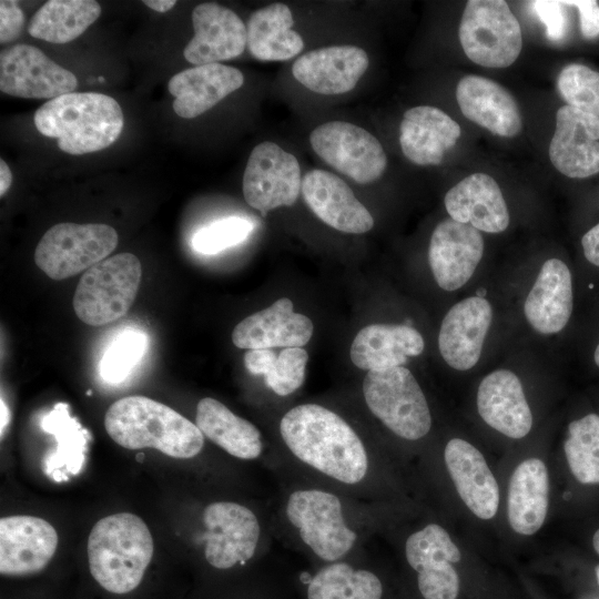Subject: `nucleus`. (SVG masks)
I'll use <instances>...</instances> for the list:
<instances>
[{"label":"nucleus","mask_w":599,"mask_h":599,"mask_svg":"<svg viewBox=\"0 0 599 599\" xmlns=\"http://www.w3.org/2000/svg\"><path fill=\"white\" fill-rule=\"evenodd\" d=\"M585 257L599 266V223L591 227L581 240Z\"/></svg>","instance_id":"obj_46"},{"label":"nucleus","mask_w":599,"mask_h":599,"mask_svg":"<svg viewBox=\"0 0 599 599\" xmlns=\"http://www.w3.org/2000/svg\"><path fill=\"white\" fill-rule=\"evenodd\" d=\"M369 64L367 53L355 45H333L306 52L295 60L293 77L319 94H342L353 90Z\"/></svg>","instance_id":"obj_20"},{"label":"nucleus","mask_w":599,"mask_h":599,"mask_svg":"<svg viewBox=\"0 0 599 599\" xmlns=\"http://www.w3.org/2000/svg\"><path fill=\"white\" fill-rule=\"evenodd\" d=\"M285 511L303 542L325 561L343 558L357 540L344 518L342 501L332 493L297 489L288 496Z\"/></svg>","instance_id":"obj_9"},{"label":"nucleus","mask_w":599,"mask_h":599,"mask_svg":"<svg viewBox=\"0 0 599 599\" xmlns=\"http://www.w3.org/2000/svg\"><path fill=\"white\" fill-rule=\"evenodd\" d=\"M91 394H92V390H88V392H87V395H91Z\"/></svg>","instance_id":"obj_53"},{"label":"nucleus","mask_w":599,"mask_h":599,"mask_svg":"<svg viewBox=\"0 0 599 599\" xmlns=\"http://www.w3.org/2000/svg\"><path fill=\"white\" fill-rule=\"evenodd\" d=\"M146 346L148 337L143 332L128 328L120 333L101 358V377L112 384L126 379L141 361Z\"/></svg>","instance_id":"obj_38"},{"label":"nucleus","mask_w":599,"mask_h":599,"mask_svg":"<svg viewBox=\"0 0 599 599\" xmlns=\"http://www.w3.org/2000/svg\"><path fill=\"white\" fill-rule=\"evenodd\" d=\"M459 124L447 113L430 105L408 109L399 125L403 154L417 165H438L444 154L460 138Z\"/></svg>","instance_id":"obj_26"},{"label":"nucleus","mask_w":599,"mask_h":599,"mask_svg":"<svg viewBox=\"0 0 599 599\" xmlns=\"http://www.w3.org/2000/svg\"><path fill=\"white\" fill-rule=\"evenodd\" d=\"M302 194L313 213L337 231L362 234L374 226L369 211L334 173L318 169L306 172L302 179Z\"/></svg>","instance_id":"obj_19"},{"label":"nucleus","mask_w":599,"mask_h":599,"mask_svg":"<svg viewBox=\"0 0 599 599\" xmlns=\"http://www.w3.org/2000/svg\"><path fill=\"white\" fill-rule=\"evenodd\" d=\"M294 19L284 3H273L254 11L246 24V45L260 61H285L304 48L303 38L292 29Z\"/></svg>","instance_id":"obj_31"},{"label":"nucleus","mask_w":599,"mask_h":599,"mask_svg":"<svg viewBox=\"0 0 599 599\" xmlns=\"http://www.w3.org/2000/svg\"><path fill=\"white\" fill-rule=\"evenodd\" d=\"M568 434L564 449L572 475L581 484H599V416L571 422Z\"/></svg>","instance_id":"obj_37"},{"label":"nucleus","mask_w":599,"mask_h":599,"mask_svg":"<svg viewBox=\"0 0 599 599\" xmlns=\"http://www.w3.org/2000/svg\"><path fill=\"white\" fill-rule=\"evenodd\" d=\"M243 83L244 75L238 69L210 63L174 74L167 89L174 97V112L183 119H193L240 89Z\"/></svg>","instance_id":"obj_25"},{"label":"nucleus","mask_w":599,"mask_h":599,"mask_svg":"<svg viewBox=\"0 0 599 599\" xmlns=\"http://www.w3.org/2000/svg\"><path fill=\"white\" fill-rule=\"evenodd\" d=\"M450 219L478 231L501 233L509 225V212L497 182L488 174L473 173L445 195Z\"/></svg>","instance_id":"obj_27"},{"label":"nucleus","mask_w":599,"mask_h":599,"mask_svg":"<svg viewBox=\"0 0 599 599\" xmlns=\"http://www.w3.org/2000/svg\"><path fill=\"white\" fill-rule=\"evenodd\" d=\"M414 570L418 572V588L425 599H456L459 591V578L448 559L428 558Z\"/></svg>","instance_id":"obj_42"},{"label":"nucleus","mask_w":599,"mask_h":599,"mask_svg":"<svg viewBox=\"0 0 599 599\" xmlns=\"http://www.w3.org/2000/svg\"><path fill=\"white\" fill-rule=\"evenodd\" d=\"M561 2L578 9L581 33L586 39L591 40L599 35V4L597 1L576 0Z\"/></svg>","instance_id":"obj_45"},{"label":"nucleus","mask_w":599,"mask_h":599,"mask_svg":"<svg viewBox=\"0 0 599 599\" xmlns=\"http://www.w3.org/2000/svg\"><path fill=\"white\" fill-rule=\"evenodd\" d=\"M572 306L568 266L558 258L546 261L525 301L524 313L529 325L540 334L558 333L567 325Z\"/></svg>","instance_id":"obj_28"},{"label":"nucleus","mask_w":599,"mask_h":599,"mask_svg":"<svg viewBox=\"0 0 599 599\" xmlns=\"http://www.w3.org/2000/svg\"><path fill=\"white\" fill-rule=\"evenodd\" d=\"M74 73L62 68L40 49L16 44L0 52V90L23 99H49L73 92Z\"/></svg>","instance_id":"obj_12"},{"label":"nucleus","mask_w":599,"mask_h":599,"mask_svg":"<svg viewBox=\"0 0 599 599\" xmlns=\"http://www.w3.org/2000/svg\"><path fill=\"white\" fill-rule=\"evenodd\" d=\"M143 3L156 12L164 13L171 10L176 4V1L174 0H144Z\"/></svg>","instance_id":"obj_48"},{"label":"nucleus","mask_w":599,"mask_h":599,"mask_svg":"<svg viewBox=\"0 0 599 599\" xmlns=\"http://www.w3.org/2000/svg\"><path fill=\"white\" fill-rule=\"evenodd\" d=\"M194 35L183 50L192 64L219 63L241 55L246 45V27L232 10L217 3H201L193 9Z\"/></svg>","instance_id":"obj_17"},{"label":"nucleus","mask_w":599,"mask_h":599,"mask_svg":"<svg viewBox=\"0 0 599 599\" xmlns=\"http://www.w3.org/2000/svg\"><path fill=\"white\" fill-rule=\"evenodd\" d=\"M459 41L467 58L487 68H506L520 54V24L504 0H470L460 24Z\"/></svg>","instance_id":"obj_7"},{"label":"nucleus","mask_w":599,"mask_h":599,"mask_svg":"<svg viewBox=\"0 0 599 599\" xmlns=\"http://www.w3.org/2000/svg\"><path fill=\"white\" fill-rule=\"evenodd\" d=\"M382 593V582L376 575L354 569L346 562L323 567L307 587V599H380Z\"/></svg>","instance_id":"obj_36"},{"label":"nucleus","mask_w":599,"mask_h":599,"mask_svg":"<svg viewBox=\"0 0 599 599\" xmlns=\"http://www.w3.org/2000/svg\"><path fill=\"white\" fill-rule=\"evenodd\" d=\"M282 439L302 463L346 485L361 483L368 456L355 430L336 413L317 404L297 405L280 422Z\"/></svg>","instance_id":"obj_1"},{"label":"nucleus","mask_w":599,"mask_h":599,"mask_svg":"<svg viewBox=\"0 0 599 599\" xmlns=\"http://www.w3.org/2000/svg\"><path fill=\"white\" fill-rule=\"evenodd\" d=\"M592 545L596 552L599 555V529L593 535Z\"/></svg>","instance_id":"obj_50"},{"label":"nucleus","mask_w":599,"mask_h":599,"mask_svg":"<svg viewBox=\"0 0 599 599\" xmlns=\"http://www.w3.org/2000/svg\"><path fill=\"white\" fill-rule=\"evenodd\" d=\"M104 428L112 440L126 449L155 448L174 458H192L204 445V435L196 424L145 396H128L110 405Z\"/></svg>","instance_id":"obj_2"},{"label":"nucleus","mask_w":599,"mask_h":599,"mask_svg":"<svg viewBox=\"0 0 599 599\" xmlns=\"http://www.w3.org/2000/svg\"><path fill=\"white\" fill-rule=\"evenodd\" d=\"M101 7L93 0H49L31 18L30 35L67 43L81 35L99 17Z\"/></svg>","instance_id":"obj_33"},{"label":"nucleus","mask_w":599,"mask_h":599,"mask_svg":"<svg viewBox=\"0 0 599 599\" xmlns=\"http://www.w3.org/2000/svg\"><path fill=\"white\" fill-rule=\"evenodd\" d=\"M37 130L57 139L60 150L81 155L110 146L123 129V112L111 97L71 92L42 104L33 115Z\"/></svg>","instance_id":"obj_3"},{"label":"nucleus","mask_w":599,"mask_h":599,"mask_svg":"<svg viewBox=\"0 0 599 599\" xmlns=\"http://www.w3.org/2000/svg\"><path fill=\"white\" fill-rule=\"evenodd\" d=\"M596 577L599 585V565L596 567Z\"/></svg>","instance_id":"obj_52"},{"label":"nucleus","mask_w":599,"mask_h":599,"mask_svg":"<svg viewBox=\"0 0 599 599\" xmlns=\"http://www.w3.org/2000/svg\"><path fill=\"white\" fill-rule=\"evenodd\" d=\"M106 224L59 223L50 227L34 251V263L47 276L62 281L105 260L118 245Z\"/></svg>","instance_id":"obj_8"},{"label":"nucleus","mask_w":599,"mask_h":599,"mask_svg":"<svg viewBox=\"0 0 599 599\" xmlns=\"http://www.w3.org/2000/svg\"><path fill=\"white\" fill-rule=\"evenodd\" d=\"M314 331L313 322L295 313L290 298L283 297L235 325L233 344L243 349H272L274 347H302Z\"/></svg>","instance_id":"obj_21"},{"label":"nucleus","mask_w":599,"mask_h":599,"mask_svg":"<svg viewBox=\"0 0 599 599\" xmlns=\"http://www.w3.org/2000/svg\"><path fill=\"white\" fill-rule=\"evenodd\" d=\"M549 502V478L545 463L528 458L514 470L508 489V520L514 531L530 536L545 522Z\"/></svg>","instance_id":"obj_30"},{"label":"nucleus","mask_w":599,"mask_h":599,"mask_svg":"<svg viewBox=\"0 0 599 599\" xmlns=\"http://www.w3.org/2000/svg\"><path fill=\"white\" fill-rule=\"evenodd\" d=\"M204 555L217 569L244 565L256 550L261 526L247 507L232 501H216L203 510Z\"/></svg>","instance_id":"obj_13"},{"label":"nucleus","mask_w":599,"mask_h":599,"mask_svg":"<svg viewBox=\"0 0 599 599\" xmlns=\"http://www.w3.org/2000/svg\"><path fill=\"white\" fill-rule=\"evenodd\" d=\"M0 409H1V422H0V433L1 437L3 436V432L7 428L9 420H10V412L4 403L3 398L0 400Z\"/></svg>","instance_id":"obj_49"},{"label":"nucleus","mask_w":599,"mask_h":599,"mask_svg":"<svg viewBox=\"0 0 599 599\" xmlns=\"http://www.w3.org/2000/svg\"><path fill=\"white\" fill-rule=\"evenodd\" d=\"M491 319V305L484 297H467L451 306L438 335L444 361L458 370L474 367L480 358Z\"/></svg>","instance_id":"obj_18"},{"label":"nucleus","mask_w":599,"mask_h":599,"mask_svg":"<svg viewBox=\"0 0 599 599\" xmlns=\"http://www.w3.org/2000/svg\"><path fill=\"white\" fill-rule=\"evenodd\" d=\"M308 355L302 347H285L277 355L272 349H251L244 355L246 369L263 375L266 386L278 396L297 390L305 380Z\"/></svg>","instance_id":"obj_35"},{"label":"nucleus","mask_w":599,"mask_h":599,"mask_svg":"<svg viewBox=\"0 0 599 599\" xmlns=\"http://www.w3.org/2000/svg\"><path fill=\"white\" fill-rule=\"evenodd\" d=\"M309 143L324 162L359 184L377 181L387 166L377 138L349 122L329 121L316 126Z\"/></svg>","instance_id":"obj_10"},{"label":"nucleus","mask_w":599,"mask_h":599,"mask_svg":"<svg viewBox=\"0 0 599 599\" xmlns=\"http://www.w3.org/2000/svg\"><path fill=\"white\" fill-rule=\"evenodd\" d=\"M405 556L413 569L433 557H444L451 564L458 562L461 558L449 534L437 524H429L412 534L405 544Z\"/></svg>","instance_id":"obj_41"},{"label":"nucleus","mask_w":599,"mask_h":599,"mask_svg":"<svg viewBox=\"0 0 599 599\" xmlns=\"http://www.w3.org/2000/svg\"><path fill=\"white\" fill-rule=\"evenodd\" d=\"M141 276V263L132 253L115 254L94 264L75 287L72 302L75 315L91 326L119 319L134 303Z\"/></svg>","instance_id":"obj_5"},{"label":"nucleus","mask_w":599,"mask_h":599,"mask_svg":"<svg viewBox=\"0 0 599 599\" xmlns=\"http://www.w3.org/2000/svg\"><path fill=\"white\" fill-rule=\"evenodd\" d=\"M424 338L408 325L372 324L362 328L351 346L352 363L366 370H383L407 363L424 351Z\"/></svg>","instance_id":"obj_29"},{"label":"nucleus","mask_w":599,"mask_h":599,"mask_svg":"<svg viewBox=\"0 0 599 599\" xmlns=\"http://www.w3.org/2000/svg\"><path fill=\"white\" fill-rule=\"evenodd\" d=\"M12 183V173L8 164L0 159V196H3Z\"/></svg>","instance_id":"obj_47"},{"label":"nucleus","mask_w":599,"mask_h":599,"mask_svg":"<svg viewBox=\"0 0 599 599\" xmlns=\"http://www.w3.org/2000/svg\"><path fill=\"white\" fill-rule=\"evenodd\" d=\"M530 8L546 27L551 41L562 40L567 31V17L561 1H531Z\"/></svg>","instance_id":"obj_43"},{"label":"nucleus","mask_w":599,"mask_h":599,"mask_svg":"<svg viewBox=\"0 0 599 599\" xmlns=\"http://www.w3.org/2000/svg\"><path fill=\"white\" fill-rule=\"evenodd\" d=\"M153 551V538L146 524L131 512L100 519L88 538L90 572L112 593H126L140 585Z\"/></svg>","instance_id":"obj_4"},{"label":"nucleus","mask_w":599,"mask_h":599,"mask_svg":"<svg viewBox=\"0 0 599 599\" xmlns=\"http://www.w3.org/2000/svg\"><path fill=\"white\" fill-rule=\"evenodd\" d=\"M253 231V224L240 216H230L200 229L192 237L194 251L213 255L245 241Z\"/></svg>","instance_id":"obj_40"},{"label":"nucleus","mask_w":599,"mask_h":599,"mask_svg":"<svg viewBox=\"0 0 599 599\" xmlns=\"http://www.w3.org/2000/svg\"><path fill=\"white\" fill-rule=\"evenodd\" d=\"M484 253V238L471 226L446 219L433 231L428 261L438 286L445 291L463 287L473 276Z\"/></svg>","instance_id":"obj_14"},{"label":"nucleus","mask_w":599,"mask_h":599,"mask_svg":"<svg viewBox=\"0 0 599 599\" xmlns=\"http://www.w3.org/2000/svg\"><path fill=\"white\" fill-rule=\"evenodd\" d=\"M363 394L372 414L395 435L417 440L430 430L432 415L426 397L406 367L367 372Z\"/></svg>","instance_id":"obj_6"},{"label":"nucleus","mask_w":599,"mask_h":599,"mask_svg":"<svg viewBox=\"0 0 599 599\" xmlns=\"http://www.w3.org/2000/svg\"><path fill=\"white\" fill-rule=\"evenodd\" d=\"M549 159L564 175L585 179L599 172V118L570 105L556 113Z\"/></svg>","instance_id":"obj_16"},{"label":"nucleus","mask_w":599,"mask_h":599,"mask_svg":"<svg viewBox=\"0 0 599 599\" xmlns=\"http://www.w3.org/2000/svg\"><path fill=\"white\" fill-rule=\"evenodd\" d=\"M557 88L567 105L599 118V72L583 64H568L558 75Z\"/></svg>","instance_id":"obj_39"},{"label":"nucleus","mask_w":599,"mask_h":599,"mask_svg":"<svg viewBox=\"0 0 599 599\" xmlns=\"http://www.w3.org/2000/svg\"><path fill=\"white\" fill-rule=\"evenodd\" d=\"M195 424L212 443L238 459H256L262 454L263 443L256 426L214 398L199 402Z\"/></svg>","instance_id":"obj_32"},{"label":"nucleus","mask_w":599,"mask_h":599,"mask_svg":"<svg viewBox=\"0 0 599 599\" xmlns=\"http://www.w3.org/2000/svg\"><path fill=\"white\" fill-rule=\"evenodd\" d=\"M593 359H595L596 365L599 367V344L597 345L595 349Z\"/></svg>","instance_id":"obj_51"},{"label":"nucleus","mask_w":599,"mask_h":599,"mask_svg":"<svg viewBox=\"0 0 599 599\" xmlns=\"http://www.w3.org/2000/svg\"><path fill=\"white\" fill-rule=\"evenodd\" d=\"M447 470L465 505L480 519H491L499 505V488L483 454L470 443L450 439L444 451Z\"/></svg>","instance_id":"obj_23"},{"label":"nucleus","mask_w":599,"mask_h":599,"mask_svg":"<svg viewBox=\"0 0 599 599\" xmlns=\"http://www.w3.org/2000/svg\"><path fill=\"white\" fill-rule=\"evenodd\" d=\"M456 99L461 113L493 134L511 138L522 128L518 104L499 83L480 75H466L457 84Z\"/></svg>","instance_id":"obj_22"},{"label":"nucleus","mask_w":599,"mask_h":599,"mask_svg":"<svg viewBox=\"0 0 599 599\" xmlns=\"http://www.w3.org/2000/svg\"><path fill=\"white\" fill-rule=\"evenodd\" d=\"M58 547V534L47 520L28 515L0 519V572L32 575L44 569Z\"/></svg>","instance_id":"obj_15"},{"label":"nucleus","mask_w":599,"mask_h":599,"mask_svg":"<svg viewBox=\"0 0 599 599\" xmlns=\"http://www.w3.org/2000/svg\"><path fill=\"white\" fill-rule=\"evenodd\" d=\"M301 192V167L293 154L271 141L254 146L243 174V195L250 206L265 216L293 205Z\"/></svg>","instance_id":"obj_11"},{"label":"nucleus","mask_w":599,"mask_h":599,"mask_svg":"<svg viewBox=\"0 0 599 599\" xmlns=\"http://www.w3.org/2000/svg\"><path fill=\"white\" fill-rule=\"evenodd\" d=\"M24 16L16 1H0V43H9L20 34Z\"/></svg>","instance_id":"obj_44"},{"label":"nucleus","mask_w":599,"mask_h":599,"mask_svg":"<svg viewBox=\"0 0 599 599\" xmlns=\"http://www.w3.org/2000/svg\"><path fill=\"white\" fill-rule=\"evenodd\" d=\"M483 420L507 437L519 439L531 429L532 415L516 374L497 369L483 378L477 392Z\"/></svg>","instance_id":"obj_24"},{"label":"nucleus","mask_w":599,"mask_h":599,"mask_svg":"<svg viewBox=\"0 0 599 599\" xmlns=\"http://www.w3.org/2000/svg\"><path fill=\"white\" fill-rule=\"evenodd\" d=\"M41 426L58 441L55 451L44 460L45 474L55 481L68 479V475H78L85 460L87 430L69 416L65 404H57L43 418Z\"/></svg>","instance_id":"obj_34"}]
</instances>
